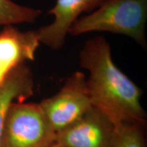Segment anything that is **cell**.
I'll return each instance as SVG.
<instances>
[{"instance_id":"cell-9","label":"cell","mask_w":147,"mask_h":147,"mask_svg":"<svg viewBox=\"0 0 147 147\" xmlns=\"http://www.w3.org/2000/svg\"><path fill=\"white\" fill-rule=\"evenodd\" d=\"M41 14L40 9L18 4L12 0H0V26L33 23Z\"/></svg>"},{"instance_id":"cell-1","label":"cell","mask_w":147,"mask_h":147,"mask_svg":"<svg viewBox=\"0 0 147 147\" xmlns=\"http://www.w3.org/2000/svg\"><path fill=\"white\" fill-rule=\"evenodd\" d=\"M79 64L89 73L86 83L91 104L117 127L124 123L145 125L142 91L114 63L109 42L102 36L87 40Z\"/></svg>"},{"instance_id":"cell-2","label":"cell","mask_w":147,"mask_h":147,"mask_svg":"<svg viewBox=\"0 0 147 147\" xmlns=\"http://www.w3.org/2000/svg\"><path fill=\"white\" fill-rule=\"evenodd\" d=\"M147 0H108L87 15L78 18L68 34L78 36L91 32H109L131 38L146 49Z\"/></svg>"},{"instance_id":"cell-8","label":"cell","mask_w":147,"mask_h":147,"mask_svg":"<svg viewBox=\"0 0 147 147\" xmlns=\"http://www.w3.org/2000/svg\"><path fill=\"white\" fill-rule=\"evenodd\" d=\"M33 93V74L26 63L16 67L0 82V138L10 104L16 101H25Z\"/></svg>"},{"instance_id":"cell-4","label":"cell","mask_w":147,"mask_h":147,"mask_svg":"<svg viewBox=\"0 0 147 147\" xmlns=\"http://www.w3.org/2000/svg\"><path fill=\"white\" fill-rule=\"evenodd\" d=\"M86 77L82 71H75L55 94L39 103L56 134L78 121L93 107Z\"/></svg>"},{"instance_id":"cell-10","label":"cell","mask_w":147,"mask_h":147,"mask_svg":"<svg viewBox=\"0 0 147 147\" xmlns=\"http://www.w3.org/2000/svg\"><path fill=\"white\" fill-rule=\"evenodd\" d=\"M144 127L136 123H124L116 127L110 147H146Z\"/></svg>"},{"instance_id":"cell-11","label":"cell","mask_w":147,"mask_h":147,"mask_svg":"<svg viewBox=\"0 0 147 147\" xmlns=\"http://www.w3.org/2000/svg\"><path fill=\"white\" fill-rule=\"evenodd\" d=\"M49 147H64V146H61V145L59 144H57V143H56L55 142L52 145H51V146H49Z\"/></svg>"},{"instance_id":"cell-5","label":"cell","mask_w":147,"mask_h":147,"mask_svg":"<svg viewBox=\"0 0 147 147\" xmlns=\"http://www.w3.org/2000/svg\"><path fill=\"white\" fill-rule=\"evenodd\" d=\"M115 128L93 106L78 121L57 132L55 142L64 147H110Z\"/></svg>"},{"instance_id":"cell-7","label":"cell","mask_w":147,"mask_h":147,"mask_svg":"<svg viewBox=\"0 0 147 147\" xmlns=\"http://www.w3.org/2000/svg\"><path fill=\"white\" fill-rule=\"evenodd\" d=\"M40 45L37 30L22 31L14 25L0 32V82L18 66L35 59Z\"/></svg>"},{"instance_id":"cell-6","label":"cell","mask_w":147,"mask_h":147,"mask_svg":"<svg viewBox=\"0 0 147 147\" xmlns=\"http://www.w3.org/2000/svg\"><path fill=\"white\" fill-rule=\"evenodd\" d=\"M108 0H55L49 11L53 16L51 23L37 29L40 44L52 50H59L65 45L72 24L82 13L93 12Z\"/></svg>"},{"instance_id":"cell-3","label":"cell","mask_w":147,"mask_h":147,"mask_svg":"<svg viewBox=\"0 0 147 147\" xmlns=\"http://www.w3.org/2000/svg\"><path fill=\"white\" fill-rule=\"evenodd\" d=\"M56 132L40 104L16 101L7 112L0 147H49Z\"/></svg>"}]
</instances>
